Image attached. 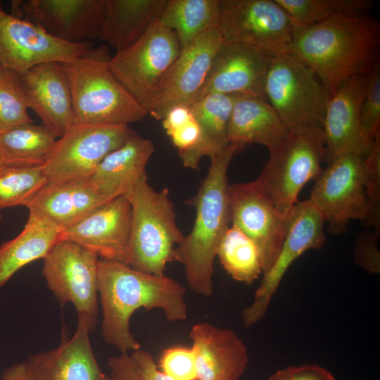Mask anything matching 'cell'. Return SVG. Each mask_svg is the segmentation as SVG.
<instances>
[{
  "instance_id": "cell-1",
  "label": "cell",
  "mask_w": 380,
  "mask_h": 380,
  "mask_svg": "<svg viewBox=\"0 0 380 380\" xmlns=\"http://www.w3.org/2000/svg\"><path fill=\"white\" fill-rule=\"evenodd\" d=\"M98 293L102 338L120 353L141 348L130 330L136 310L160 309L170 322L183 321L188 316L185 286L165 274L144 273L125 263L99 260Z\"/></svg>"
},
{
  "instance_id": "cell-2",
  "label": "cell",
  "mask_w": 380,
  "mask_h": 380,
  "mask_svg": "<svg viewBox=\"0 0 380 380\" xmlns=\"http://www.w3.org/2000/svg\"><path fill=\"white\" fill-rule=\"evenodd\" d=\"M379 46L380 23L365 13L296 29L289 52L315 72L331 97L351 77L371 72Z\"/></svg>"
},
{
  "instance_id": "cell-3",
  "label": "cell",
  "mask_w": 380,
  "mask_h": 380,
  "mask_svg": "<svg viewBox=\"0 0 380 380\" xmlns=\"http://www.w3.org/2000/svg\"><path fill=\"white\" fill-rule=\"evenodd\" d=\"M243 147L229 143L212 158L196 194L186 201L195 209V220L189 234L175 248L174 261L183 266L188 287L205 297L213 293L214 260L231 223L227 172L234 156Z\"/></svg>"
},
{
  "instance_id": "cell-4",
  "label": "cell",
  "mask_w": 380,
  "mask_h": 380,
  "mask_svg": "<svg viewBox=\"0 0 380 380\" xmlns=\"http://www.w3.org/2000/svg\"><path fill=\"white\" fill-rule=\"evenodd\" d=\"M110 58L107 46L101 45L61 63L71 91L73 124L129 125L148 115L111 72Z\"/></svg>"
},
{
  "instance_id": "cell-5",
  "label": "cell",
  "mask_w": 380,
  "mask_h": 380,
  "mask_svg": "<svg viewBox=\"0 0 380 380\" xmlns=\"http://www.w3.org/2000/svg\"><path fill=\"white\" fill-rule=\"evenodd\" d=\"M125 196L132 211L127 265L144 273L164 275L184 238L169 190L154 189L146 174Z\"/></svg>"
},
{
  "instance_id": "cell-6",
  "label": "cell",
  "mask_w": 380,
  "mask_h": 380,
  "mask_svg": "<svg viewBox=\"0 0 380 380\" xmlns=\"http://www.w3.org/2000/svg\"><path fill=\"white\" fill-rule=\"evenodd\" d=\"M264 94L289 131L322 129L329 94L315 72L293 53L272 57Z\"/></svg>"
},
{
  "instance_id": "cell-7",
  "label": "cell",
  "mask_w": 380,
  "mask_h": 380,
  "mask_svg": "<svg viewBox=\"0 0 380 380\" xmlns=\"http://www.w3.org/2000/svg\"><path fill=\"white\" fill-rule=\"evenodd\" d=\"M325 153L322 128L289 131L286 139L270 152L256 179L285 218L298 201L303 187L322 171Z\"/></svg>"
},
{
  "instance_id": "cell-8",
  "label": "cell",
  "mask_w": 380,
  "mask_h": 380,
  "mask_svg": "<svg viewBox=\"0 0 380 380\" xmlns=\"http://www.w3.org/2000/svg\"><path fill=\"white\" fill-rule=\"evenodd\" d=\"M181 51L175 32L157 20L134 43L110 57L109 68L148 115L164 77Z\"/></svg>"
},
{
  "instance_id": "cell-9",
  "label": "cell",
  "mask_w": 380,
  "mask_h": 380,
  "mask_svg": "<svg viewBox=\"0 0 380 380\" xmlns=\"http://www.w3.org/2000/svg\"><path fill=\"white\" fill-rule=\"evenodd\" d=\"M217 30L224 43L274 56L289 52L296 27L275 0H220Z\"/></svg>"
},
{
  "instance_id": "cell-10",
  "label": "cell",
  "mask_w": 380,
  "mask_h": 380,
  "mask_svg": "<svg viewBox=\"0 0 380 380\" xmlns=\"http://www.w3.org/2000/svg\"><path fill=\"white\" fill-rule=\"evenodd\" d=\"M365 158L341 156L327 165L315 179L309 200L322 213L328 230L341 234L351 220L366 222L369 213Z\"/></svg>"
},
{
  "instance_id": "cell-11",
  "label": "cell",
  "mask_w": 380,
  "mask_h": 380,
  "mask_svg": "<svg viewBox=\"0 0 380 380\" xmlns=\"http://www.w3.org/2000/svg\"><path fill=\"white\" fill-rule=\"evenodd\" d=\"M100 258L68 240L59 241L43 258L42 274L47 287L62 306L72 303L78 319L90 333L96 327L98 270Z\"/></svg>"
},
{
  "instance_id": "cell-12",
  "label": "cell",
  "mask_w": 380,
  "mask_h": 380,
  "mask_svg": "<svg viewBox=\"0 0 380 380\" xmlns=\"http://www.w3.org/2000/svg\"><path fill=\"white\" fill-rule=\"evenodd\" d=\"M133 132L129 125L73 124L57 139L42 166L47 184L89 179L101 162Z\"/></svg>"
},
{
  "instance_id": "cell-13",
  "label": "cell",
  "mask_w": 380,
  "mask_h": 380,
  "mask_svg": "<svg viewBox=\"0 0 380 380\" xmlns=\"http://www.w3.org/2000/svg\"><path fill=\"white\" fill-rule=\"evenodd\" d=\"M325 220L317 208L308 199L298 201L288 217L286 233L279 255L255 291L252 303L241 312L246 327L258 322L268 306L282 278L291 264L310 249H320L325 243Z\"/></svg>"
},
{
  "instance_id": "cell-14",
  "label": "cell",
  "mask_w": 380,
  "mask_h": 380,
  "mask_svg": "<svg viewBox=\"0 0 380 380\" xmlns=\"http://www.w3.org/2000/svg\"><path fill=\"white\" fill-rule=\"evenodd\" d=\"M90 42L69 43L40 26L6 12L0 2V65L19 74L47 62L74 61L92 48Z\"/></svg>"
},
{
  "instance_id": "cell-15",
  "label": "cell",
  "mask_w": 380,
  "mask_h": 380,
  "mask_svg": "<svg viewBox=\"0 0 380 380\" xmlns=\"http://www.w3.org/2000/svg\"><path fill=\"white\" fill-rule=\"evenodd\" d=\"M228 199L232 226L255 243L265 274L274 265L281 250L288 218L277 211L257 179L229 184Z\"/></svg>"
},
{
  "instance_id": "cell-16",
  "label": "cell",
  "mask_w": 380,
  "mask_h": 380,
  "mask_svg": "<svg viewBox=\"0 0 380 380\" xmlns=\"http://www.w3.org/2000/svg\"><path fill=\"white\" fill-rule=\"evenodd\" d=\"M12 14L42 27L50 35L69 43L99 38L106 0L13 1Z\"/></svg>"
},
{
  "instance_id": "cell-17",
  "label": "cell",
  "mask_w": 380,
  "mask_h": 380,
  "mask_svg": "<svg viewBox=\"0 0 380 380\" xmlns=\"http://www.w3.org/2000/svg\"><path fill=\"white\" fill-rule=\"evenodd\" d=\"M223 41L217 28L209 30L182 50L161 84L148 112L161 120L175 106H191L203 87Z\"/></svg>"
},
{
  "instance_id": "cell-18",
  "label": "cell",
  "mask_w": 380,
  "mask_h": 380,
  "mask_svg": "<svg viewBox=\"0 0 380 380\" xmlns=\"http://www.w3.org/2000/svg\"><path fill=\"white\" fill-rule=\"evenodd\" d=\"M131 217L130 203L126 196H120L63 230L61 237L95 253L101 260L127 264Z\"/></svg>"
},
{
  "instance_id": "cell-19",
  "label": "cell",
  "mask_w": 380,
  "mask_h": 380,
  "mask_svg": "<svg viewBox=\"0 0 380 380\" xmlns=\"http://www.w3.org/2000/svg\"><path fill=\"white\" fill-rule=\"evenodd\" d=\"M272 57L248 46L223 42L196 100L210 94L265 99V81Z\"/></svg>"
},
{
  "instance_id": "cell-20",
  "label": "cell",
  "mask_w": 380,
  "mask_h": 380,
  "mask_svg": "<svg viewBox=\"0 0 380 380\" xmlns=\"http://www.w3.org/2000/svg\"><path fill=\"white\" fill-rule=\"evenodd\" d=\"M367 83V75L353 76L329 98L322 122L327 165L346 154L365 158L372 150L362 139L360 127Z\"/></svg>"
},
{
  "instance_id": "cell-21",
  "label": "cell",
  "mask_w": 380,
  "mask_h": 380,
  "mask_svg": "<svg viewBox=\"0 0 380 380\" xmlns=\"http://www.w3.org/2000/svg\"><path fill=\"white\" fill-rule=\"evenodd\" d=\"M29 108L57 138L74 123L68 79L61 63L37 65L20 74Z\"/></svg>"
},
{
  "instance_id": "cell-22",
  "label": "cell",
  "mask_w": 380,
  "mask_h": 380,
  "mask_svg": "<svg viewBox=\"0 0 380 380\" xmlns=\"http://www.w3.org/2000/svg\"><path fill=\"white\" fill-rule=\"evenodd\" d=\"M189 336L198 380H239L248 367V353L234 330L199 322Z\"/></svg>"
},
{
  "instance_id": "cell-23",
  "label": "cell",
  "mask_w": 380,
  "mask_h": 380,
  "mask_svg": "<svg viewBox=\"0 0 380 380\" xmlns=\"http://www.w3.org/2000/svg\"><path fill=\"white\" fill-rule=\"evenodd\" d=\"M89 331L78 319L73 336L68 338L65 327L56 348L30 355L26 360L37 380H111L99 366L93 352Z\"/></svg>"
},
{
  "instance_id": "cell-24",
  "label": "cell",
  "mask_w": 380,
  "mask_h": 380,
  "mask_svg": "<svg viewBox=\"0 0 380 380\" xmlns=\"http://www.w3.org/2000/svg\"><path fill=\"white\" fill-rule=\"evenodd\" d=\"M155 147L151 139L135 132L98 165L89 180L108 199L125 196L146 175Z\"/></svg>"
},
{
  "instance_id": "cell-25",
  "label": "cell",
  "mask_w": 380,
  "mask_h": 380,
  "mask_svg": "<svg viewBox=\"0 0 380 380\" xmlns=\"http://www.w3.org/2000/svg\"><path fill=\"white\" fill-rule=\"evenodd\" d=\"M108 201L110 199L100 194L87 179L47 184L26 208L63 231Z\"/></svg>"
},
{
  "instance_id": "cell-26",
  "label": "cell",
  "mask_w": 380,
  "mask_h": 380,
  "mask_svg": "<svg viewBox=\"0 0 380 380\" xmlns=\"http://www.w3.org/2000/svg\"><path fill=\"white\" fill-rule=\"evenodd\" d=\"M289 130L272 106L263 98L236 96L228 126L229 143L258 144L269 153L288 137Z\"/></svg>"
},
{
  "instance_id": "cell-27",
  "label": "cell",
  "mask_w": 380,
  "mask_h": 380,
  "mask_svg": "<svg viewBox=\"0 0 380 380\" xmlns=\"http://www.w3.org/2000/svg\"><path fill=\"white\" fill-rule=\"evenodd\" d=\"M166 0H106L99 39L117 51L139 39L159 18Z\"/></svg>"
},
{
  "instance_id": "cell-28",
  "label": "cell",
  "mask_w": 380,
  "mask_h": 380,
  "mask_svg": "<svg viewBox=\"0 0 380 380\" xmlns=\"http://www.w3.org/2000/svg\"><path fill=\"white\" fill-rule=\"evenodd\" d=\"M61 230L32 212L20 234L0 245V289L21 268L44 258L62 239Z\"/></svg>"
},
{
  "instance_id": "cell-29",
  "label": "cell",
  "mask_w": 380,
  "mask_h": 380,
  "mask_svg": "<svg viewBox=\"0 0 380 380\" xmlns=\"http://www.w3.org/2000/svg\"><path fill=\"white\" fill-rule=\"evenodd\" d=\"M236 96L210 94L190 106L199 125L201 137L198 145L183 163L184 167L198 170L201 158L211 159L229 145L228 126Z\"/></svg>"
},
{
  "instance_id": "cell-30",
  "label": "cell",
  "mask_w": 380,
  "mask_h": 380,
  "mask_svg": "<svg viewBox=\"0 0 380 380\" xmlns=\"http://www.w3.org/2000/svg\"><path fill=\"white\" fill-rule=\"evenodd\" d=\"M220 11V0H166L158 21L175 32L182 50L217 28Z\"/></svg>"
},
{
  "instance_id": "cell-31",
  "label": "cell",
  "mask_w": 380,
  "mask_h": 380,
  "mask_svg": "<svg viewBox=\"0 0 380 380\" xmlns=\"http://www.w3.org/2000/svg\"><path fill=\"white\" fill-rule=\"evenodd\" d=\"M57 137L34 122L0 134V160L4 165H44Z\"/></svg>"
},
{
  "instance_id": "cell-32",
  "label": "cell",
  "mask_w": 380,
  "mask_h": 380,
  "mask_svg": "<svg viewBox=\"0 0 380 380\" xmlns=\"http://www.w3.org/2000/svg\"><path fill=\"white\" fill-rule=\"evenodd\" d=\"M217 256L227 274L239 282L250 285L262 273L257 246L235 227H229L224 234Z\"/></svg>"
},
{
  "instance_id": "cell-33",
  "label": "cell",
  "mask_w": 380,
  "mask_h": 380,
  "mask_svg": "<svg viewBox=\"0 0 380 380\" xmlns=\"http://www.w3.org/2000/svg\"><path fill=\"white\" fill-rule=\"evenodd\" d=\"M290 17L296 29L331 18L369 13L372 0H275Z\"/></svg>"
},
{
  "instance_id": "cell-34",
  "label": "cell",
  "mask_w": 380,
  "mask_h": 380,
  "mask_svg": "<svg viewBox=\"0 0 380 380\" xmlns=\"http://www.w3.org/2000/svg\"><path fill=\"white\" fill-rule=\"evenodd\" d=\"M47 183L42 165H1L0 210L26 207Z\"/></svg>"
},
{
  "instance_id": "cell-35",
  "label": "cell",
  "mask_w": 380,
  "mask_h": 380,
  "mask_svg": "<svg viewBox=\"0 0 380 380\" xmlns=\"http://www.w3.org/2000/svg\"><path fill=\"white\" fill-rule=\"evenodd\" d=\"M20 74L0 68V134L15 127L34 122L28 113Z\"/></svg>"
},
{
  "instance_id": "cell-36",
  "label": "cell",
  "mask_w": 380,
  "mask_h": 380,
  "mask_svg": "<svg viewBox=\"0 0 380 380\" xmlns=\"http://www.w3.org/2000/svg\"><path fill=\"white\" fill-rule=\"evenodd\" d=\"M360 127L365 145L372 148L380 133V63L375 64L367 75V83L360 110Z\"/></svg>"
},
{
  "instance_id": "cell-37",
  "label": "cell",
  "mask_w": 380,
  "mask_h": 380,
  "mask_svg": "<svg viewBox=\"0 0 380 380\" xmlns=\"http://www.w3.org/2000/svg\"><path fill=\"white\" fill-rule=\"evenodd\" d=\"M365 160L367 170L366 189L369 203V213L365 224L380 230V133L376 136L372 148Z\"/></svg>"
},
{
  "instance_id": "cell-38",
  "label": "cell",
  "mask_w": 380,
  "mask_h": 380,
  "mask_svg": "<svg viewBox=\"0 0 380 380\" xmlns=\"http://www.w3.org/2000/svg\"><path fill=\"white\" fill-rule=\"evenodd\" d=\"M158 367L174 380H198L191 347L173 346L164 350Z\"/></svg>"
},
{
  "instance_id": "cell-39",
  "label": "cell",
  "mask_w": 380,
  "mask_h": 380,
  "mask_svg": "<svg viewBox=\"0 0 380 380\" xmlns=\"http://www.w3.org/2000/svg\"><path fill=\"white\" fill-rule=\"evenodd\" d=\"M379 234L380 230L374 229L360 234L354 249L355 263L372 274L379 273L380 270Z\"/></svg>"
},
{
  "instance_id": "cell-40",
  "label": "cell",
  "mask_w": 380,
  "mask_h": 380,
  "mask_svg": "<svg viewBox=\"0 0 380 380\" xmlns=\"http://www.w3.org/2000/svg\"><path fill=\"white\" fill-rule=\"evenodd\" d=\"M167 134L177 148L183 164L198 145L201 129L197 121L193 117L192 119L169 132Z\"/></svg>"
},
{
  "instance_id": "cell-41",
  "label": "cell",
  "mask_w": 380,
  "mask_h": 380,
  "mask_svg": "<svg viewBox=\"0 0 380 380\" xmlns=\"http://www.w3.org/2000/svg\"><path fill=\"white\" fill-rule=\"evenodd\" d=\"M111 380H142L138 368L128 353H120L108 358Z\"/></svg>"
},
{
  "instance_id": "cell-42",
  "label": "cell",
  "mask_w": 380,
  "mask_h": 380,
  "mask_svg": "<svg viewBox=\"0 0 380 380\" xmlns=\"http://www.w3.org/2000/svg\"><path fill=\"white\" fill-rule=\"evenodd\" d=\"M135 362L142 380H174L162 372L153 355L147 350L139 348L130 355Z\"/></svg>"
},
{
  "instance_id": "cell-43",
  "label": "cell",
  "mask_w": 380,
  "mask_h": 380,
  "mask_svg": "<svg viewBox=\"0 0 380 380\" xmlns=\"http://www.w3.org/2000/svg\"><path fill=\"white\" fill-rule=\"evenodd\" d=\"M286 369L290 380H338L328 369L315 364L290 366Z\"/></svg>"
},
{
  "instance_id": "cell-44",
  "label": "cell",
  "mask_w": 380,
  "mask_h": 380,
  "mask_svg": "<svg viewBox=\"0 0 380 380\" xmlns=\"http://www.w3.org/2000/svg\"><path fill=\"white\" fill-rule=\"evenodd\" d=\"M190 106L179 105L170 108L161 120L166 133L193 118Z\"/></svg>"
},
{
  "instance_id": "cell-45",
  "label": "cell",
  "mask_w": 380,
  "mask_h": 380,
  "mask_svg": "<svg viewBox=\"0 0 380 380\" xmlns=\"http://www.w3.org/2000/svg\"><path fill=\"white\" fill-rule=\"evenodd\" d=\"M1 380H37L26 361L16 363L6 369Z\"/></svg>"
},
{
  "instance_id": "cell-46",
  "label": "cell",
  "mask_w": 380,
  "mask_h": 380,
  "mask_svg": "<svg viewBox=\"0 0 380 380\" xmlns=\"http://www.w3.org/2000/svg\"><path fill=\"white\" fill-rule=\"evenodd\" d=\"M267 380H290L286 369H279L272 374Z\"/></svg>"
},
{
  "instance_id": "cell-47",
  "label": "cell",
  "mask_w": 380,
  "mask_h": 380,
  "mask_svg": "<svg viewBox=\"0 0 380 380\" xmlns=\"http://www.w3.org/2000/svg\"><path fill=\"white\" fill-rule=\"evenodd\" d=\"M2 218H3L2 215H1V213H0V222L2 220Z\"/></svg>"
},
{
  "instance_id": "cell-48",
  "label": "cell",
  "mask_w": 380,
  "mask_h": 380,
  "mask_svg": "<svg viewBox=\"0 0 380 380\" xmlns=\"http://www.w3.org/2000/svg\"><path fill=\"white\" fill-rule=\"evenodd\" d=\"M4 165V164L2 163V162H1V160H0V166H1V165Z\"/></svg>"
},
{
  "instance_id": "cell-49",
  "label": "cell",
  "mask_w": 380,
  "mask_h": 380,
  "mask_svg": "<svg viewBox=\"0 0 380 380\" xmlns=\"http://www.w3.org/2000/svg\"><path fill=\"white\" fill-rule=\"evenodd\" d=\"M1 68V65H0V68Z\"/></svg>"
}]
</instances>
